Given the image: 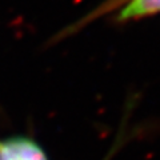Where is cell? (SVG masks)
Segmentation results:
<instances>
[{"label":"cell","instance_id":"obj_1","mask_svg":"<svg viewBox=\"0 0 160 160\" xmlns=\"http://www.w3.org/2000/svg\"><path fill=\"white\" fill-rule=\"evenodd\" d=\"M0 160H48L39 143L27 136L0 139Z\"/></svg>","mask_w":160,"mask_h":160},{"label":"cell","instance_id":"obj_2","mask_svg":"<svg viewBox=\"0 0 160 160\" xmlns=\"http://www.w3.org/2000/svg\"><path fill=\"white\" fill-rule=\"evenodd\" d=\"M160 12V0H129L120 12V19H133Z\"/></svg>","mask_w":160,"mask_h":160}]
</instances>
